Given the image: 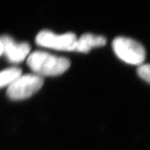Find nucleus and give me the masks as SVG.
I'll use <instances>...</instances> for the list:
<instances>
[{"mask_svg": "<svg viewBox=\"0 0 150 150\" xmlns=\"http://www.w3.org/2000/svg\"><path fill=\"white\" fill-rule=\"evenodd\" d=\"M27 63L29 68L39 76H59L68 70L70 66V60L60 57L45 52L35 51L27 59Z\"/></svg>", "mask_w": 150, "mask_h": 150, "instance_id": "nucleus-1", "label": "nucleus"}, {"mask_svg": "<svg viewBox=\"0 0 150 150\" xmlns=\"http://www.w3.org/2000/svg\"><path fill=\"white\" fill-rule=\"evenodd\" d=\"M112 47L116 56L128 64L140 65L145 61V48L136 40L126 37H117L112 41Z\"/></svg>", "mask_w": 150, "mask_h": 150, "instance_id": "nucleus-2", "label": "nucleus"}, {"mask_svg": "<svg viewBox=\"0 0 150 150\" xmlns=\"http://www.w3.org/2000/svg\"><path fill=\"white\" fill-rule=\"evenodd\" d=\"M43 83L44 80L39 75L35 74L21 75L8 86L7 96L13 100L29 98L42 88Z\"/></svg>", "mask_w": 150, "mask_h": 150, "instance_id": "nucleus-3", "label": "nucleus"}, {"mask_svg": "<svg viewBox=\"0 0 150 150\" xmlns=\"http://www.w3.org/2000/svg\"><path fill=\"white\" fill-rule=\"evenodd\" d=\"M76 40V35L73 33L57 35L49 30L40 31L35 38L38 45L60 51H74Z\"/></svg>", "mask_w": 150, "mask_h": 150, "instance_id": "nucleus-4", "label": "nucleus"}, {"mask_svg": "<svg viewBox=\"0 0 150 150\" xmlns=\"http://www.w3.org/2000/svg\"><path fill=\"white\" fill-rule=\"evenodd\" d=\"M0 42L3 47V53L8 61L19 63L29 55L31 47L27 42H16L8 35L0 36Z\"/></svg>", "mask_w": 150, "mask_h": 150, "instance_id": "nucleus-5", "label": "nucleus"}, {"mask_svg": "<svg viewBox=\"0 0 150 150\" xmlns=\"http://www.w3.org/2000/svg\"><path fill=\"white\" fill-rule=\"evenodd\" d=\"M106 38L102 35H97L92 33H84L77 38L74 51L81 53H88L91 49L104 46Z\"/></svg>", "mask_w": 150, "mask_h": 150, "instance_id": "nucleus-6", "label": "nucleus"}, {"mask_svg": "<svg viewBox=\"0 0 150 150\" xmlns=\"http://www.w3.org/2000/svg\"><path fill=\"white\" fill-rule=\"evenodd\" d=\"M22 75V70L13 67L0 72V88L10 86L16 79Z\"/></svg>", "mask_w": 150, "mask_h": 150, "instance_id": "nucleus-7", "label": "nucleus"}, {"mask_svg": "<svg viewBox=\"0 0 150 150\" xmlns=\"http://www.w3.org/2000/svg\"><path fill=\"white\" fill-rule=\"evenodd\" d=\"M138 76L150 83V64H142L137 69Z\"/></svg>", "mask_w": 150, "mask_h": 150, "instance_id": "nucleus-8", "label": "nucleus"}, {"mask_svg": "<svg viewBox=\"0 0 150 150\" xmlns=\"http://www.w3.org/2000/svg\"><path fill=\"white\" fill-rule=\"evenodd\" d=\"M3 53V47H2V45H1V43L0 42V56Z\"/></svg>", "mask_w": 150, "mask_h": 150, "instance_id": "nucleus-9", "label": "nucleus"}]
</instances>
